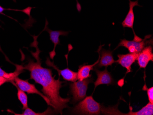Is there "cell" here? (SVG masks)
Returning <instances> with one entry per match:
<instances>
[{"mask_svg":"<svg viewBox=\"0 0 153 115\" xmlns=\"http://www.w3.org/2000/svg\"><path fill=\"white\" fill-rule=\"evenodd\" d=\"M97 75V79L94 83V90L98 86L102 85H114L116 84L115 80L111 75L110 73L107 71L106 68L104 71H100L98 69L94 70Z\"/></svg>","mask_w":153,"mask_h":115,"instance_id":"obj_11","label":"cell"},{"mask_svg":"<svg viewBox=\"0 0 153 115\" xmlns=\"http://www.w3.org/2000/svg\"><path fill=\"white\" fill-rule=\"evenodd\" d=\"M14 82L20 89L29 94H39L41 97L43 98L48 105L51 106L50 102L48 98L39 91L33 84H30L27 81L24 80L22 79H19L18 76L14 79Z\"/></svg>","mask_w":153,"mask_h":115,"instance_id":"obj_6","label":"cell"},{"mask_svg":"<svg viewBox=\"0 0 153 115\" xmlns=\"http://www.w3.org/2000/svg\"><path fill=\"white\" fill-rule=\"evenodd\" d=\"M48 24L47 20H46V25H45V30L48 32V33H49L50 38L51 42L54 44V47L53 50L51 51L49 53L51 59L53 60L55 56L56 55V53L55 51V49L56 48V45H57L60 44V40L59 39V37L61 36H67L69 32L64 31H53L51 30L50 29L48 28L47 27V25Z\"/></svg>","mask_w":153,"mask_h":115,"instance_id":"obj_9","label":"cell"},{"mask_svg":"<svg viewBox=\"0 0 153 115\" xmlns=\"http://www.w3.org/2000/svg\"><path fill=\"white\" fill-rule=\"evenodd\" d=\"M140 53H129L126 54H118V59L116 62L121 65L124 68H126V73L132 72L131 66L137 61Z\"/></svg>","mask_w":153,"mask_h":115,"instance_id":"obj_7","label":"cell"},{"mask_svg":"<svg viewBox=\"0 0 153 115\" xmlns=\"http://www.w3.org/2000/svg\"><path fill=\"white\" fill-rule=\"evenodd\" d=\"M9 82H12V80L10 79H7V78L0 76V86H1L2 85H3L5 83Z\"/></svg>","mask_w":153,"mask_h":115,"instance_id":"obj_19","label":"cell"},{"mask_svg":"<svg viewBox=\"0 0 153 115\" xmlns=\"http://www.w3.org/2000/svg\"><path fill=\"white\" fill-rule=\"evenodd\" d=\"M23 70L24 69L23 68V66L19 65L16 67L15 72H14L13 73H8L5 72L0 68V76L10 79L12 80V82L13 81L14 79L16 77H18L20 74L23 72Z\"/></svg>","mask_w":153,"mask_h":115,"instance_id":"obj_14","label":"cell"},{"mask_svg":"<svg viewBox=\"0 0 153 115\" xmlns=\"http://www.w3.org/2000/svg\"><path fill=\"white\" fill-rule=\"evenodd\" d=\"M50 107H48V109L43 112H36L33 111L30 108H26L25 109V111L22 113V114H16V113H13L15 115H51L52 114V111Z\"/></svg>","mask_w":153,"mask_h":115,"instance_id":"obj_17","label":"cell"},{"mask_svg":"<svg viewBox=\"0 0 153 115\" xmlns=\"http://www.w3.org/2000/svg\"><path fill=\"white\" fill-rule=\"evenodd\" d=\"M101 105L94 99L92 96L86 97L73 109V113L79 115H100L102 111Z\"/></svg>","mask_w":153,"mask_h":115,"instance_id":"obj_2","label":"cell"},{"mask_svg":"<svg viewBox=\"0 0 153 115\" xmlns=\"http://www.w3.org/2000/svg\"><path fill=\"white\" fill-rule=\"evenodd\" d=\"M93 81V79L87 78L83 80L75 81L70 84V92L73 96L74 102L80 101L86 97L88 85L92 83Z\"/></svg>","mask_w":153,"mask_h":115,"instance_id":"obj_3","label":"cell"},{"mask_svg":"<svg viewBox=\"0 0 153 115\" xmlns=\"http://www.w3.org/2000/svg\"><path fill=\"white\" fill-rule=\"evenodd\" d=\"M129 9L126 18H125L124 21L122 22V24L124 28H129L132 29L134 34V40L137 42H140L143 39L136 35L134 29L135 19L134 8L136 6H138L140 7H142V6H140V4H138V0H137L134 1H132L131 0H129Z\"/></svg>","mask_w":153,"mask_h":115,"instance_id":"obj_5","label":"cell"},{"mask_svg":"<svg viewBox=\"0 0 153 115\" xmlns=\"http://www.w3.org/2000/svg\"><path fill=\"white\" fill-rule=\"evenodd\" d=\"M33 39L34 41L31 44V46L36 48V51H31V53L36 61L35 62L30 59L27 64L23 66V69L28 70L30 73V79L42 86L41 91L48 98L51 106L55 112L62 114L63 110L68 107V103L70 101V99L63 98L60 96V90L64 82L60 81V77L58 79H55L54 78L56 75L54 77L52 76L51 69L45 68L41 66L39 57L41 51L38 45L37 36H33Z\"/></svg>","mask_w":153,"mask_h":115,"instance_id":"obj_1","label":"cell"},{"mask_svg":"<svg viewBox=\"0 0 153 115\" xmlns=\"http://www.w3.org/2000/svg\"><path fill=\"white\" fill-rule=\"evenodd\" d=\"M140 68L145 69L149 62L153 61V47L149 45L144 47L140 52L137 59Z\"/></svg>","mask_w":153,"mask_h":115,"instance_id":"obj_8","label":"cell"},{"mask_svg":"<svg viewBox=\"0 0 153 115\" xmlns=\"http://www.w3.org/2000/svg\"><path fill=\"white\" fill-rule=\"evenodd\" d=\"M97 52L99 53V59L96 62H94V64L79 66V70L77 73V79L79 80H83V79L91 77V75L90 74V71L93 70L94 67L98 63L100 60V56L99 52L98 51Z\"/></svg>","mask_w":153,"mask_h":115,"instance_id":"obj_13","label":"cell"},{"mask_svg":"<svg viewBox=\"0 0 153 115\" xmlns=\"http://www.w3.org/2000/svg\"><path fill=\"white\" fill-rule=\"evenodd\" d=\"M143 90L146 91L147 92L149 102L153 104V87H151L150 88H148L146 85H144L143 87Z\"/></svg>","mask_w":153,"mask_h":115,"instance_id":"obj_18","label":"cell"},{"mask_svg":"<svg viewBox=\"0 0 153 115\" xmlns=\"http://www.w3.org/2000/svg\"><path fill=\"white\" fill-rule=\"evenodd\" d=\"M46 65L49 67H52L55 70L58 72L59 76L60 75L65 80L70 82H74L76 81L77 79V73L74 72L68 68H65L62 70H60L57 66L54 64V62H51L49 58H47L46 62Z\"/></svg>","mask_w":153,"mask_h":115,"instance_id":"obj_12","label":"cell"},{"mask_svg":"<svg viewBox=\"0 0 153 115\" xmlns=\"http://www.w3.org/2000/svg\"><path fill=\"white\" fill-rule=\"evenodd\" d=\"M12 83L15 86L17 87V90H18V93L17 96L19 99V100L20 101V102L23 105V109L25 110L26 108H28V105H27V94H26L25 91L21 90L16 85V84L14 83L13 81H12Z\"/></svg>","mask_w":153,"mask_h":115,"instance_id":"obj_16","label":"cell"},{"mask_svg":"<svg viewBox=\"0 0 153 115\" xmlns=\"http://www.w3.org/2000/svg\"><path fill=\"white\" fill-rule=\"evenodd\" d=\"M151 36L150 35H148L145 37L144 39L140 42L134 40H128L125 39H121V42L115 50L120 47H124L128 50L129 53H140L148 45L150 44V42H153L152 39L151 40L149 39Z\"/></svg>","mask_w":153,"mask_h":115,"instance_id":"obj_4","label":"cell"},{"mask_svg":"<svg viewBox=\"0 0 153 115\" xmlns=\"http://www.w3.org/2000/svg\"><path fill=\"white\" fill-rule=\"evenodd\" d=\"M14 1H15V0H14Z\"/></svg>","mask_w":153,"mask_h":115,"instance_id":"obj_21","label":"cell"},{"mask_svg":"<svg viewBox=\"0 0 153 115\" xmlns=\"http://www.w3.org/2000/svg\"><path fill=\"white\" fill-rule=\"evenodd\" d=\"M104 45H100L97 50L98 52H99L100 56L99 62L96 65L99 68L102 67L107 68L108 66H112L113 63L116 62L113 58L112 51L102 49V47Z\"/></svg>","mask_w":153,"mask_h":115,"instance_id":"obj_10","label":"cell"},{"mask_svg":"<svg viewBox=\"0 0 153 115\" xmlns=\"http://www.w3.org/2000/svg\"><path fill=\"white\" fill-rule=\"evenodd\" d=\"M123 115H153V104L149 102L147 105L143 107L141 109L136 111H130L127 114H123Z\"/></svg>","mask_w":153,"mask_h":115,"instance_id":"obj_15","label":"cell"},{"mask_svg":"<svg viewBox=\"0 0 153 115\" xmlns=\"http://www.w3.org/2000/svg\"><path fill=\"white\" fill-rule=\"evenodd\" d=\"M4 11H5V8L2 7L1 6H0V13H2Z\"/></svg>","mask_w":153,"mask_h":115,"instance_id":"obj_20","label":"cell"}]
</instances>
